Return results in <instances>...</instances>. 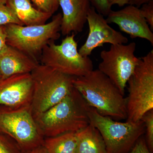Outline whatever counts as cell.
Segmentation results:
<instances>
[{
    "mask_svg": "<svg viewBox=\"0 0 153 153\" xmlns=\"http://www.w3.org/2000/svg\"><path fill=\"white\" fill-rule=\"evenodd\" d=\"M108 24L114 23L121 31L132 38L146 39L153 45V33L143 17L139 8L130 5L118 11H111L107 16Z\"/></svg>",
    "mask_w": 153,
    "mask_h": 153,
    "instance_id": "12",
    "label": "cell"
},
{
    "mask_svg": "<svg viewBox=\"0 0 153 153\" xmlns=\"http://www.w3.org/2000/svg\"><path fill=\"white\" fill-rule=\"evenodd\" d=\"M6 5L12 9L24 26L44 25L52 16L37 10L30 0H7Z\"/></svg>",
    "mask_w": 153,
    "mask_h": 153,
    "instance_id": "15",
    "label": "cell"
},
{
    "mask_svg": "<svg viewBox=\"0 0 153 153\" xmlns=\"http://www.w3.org/2000/svg\"><path fill=\"white\" fill-rule=\"evenodd\" d=\"M136 46L134 42L111 45L108 50L100 52L102 61L98 70L108 77L123 96L128 81L140 60L135 55Z\"/></svg>",
    "mask_w": 153,
    "mask_h": 153,
    "instance_id": "9",
    "label": "cell"
},
{
    "mask_svg": "<svg viewBox=\"0 0 153 153\" xmlns=\"http://www.w3.org/2000/svg\"><path fill=\"white\" fill-rule=\"evenodd\" d=\"M1 78V74H0V78Z\"/></svg>",
    "mask_w": 153,
    "mask_h": 153,
    "instance_id": "30",
    "label": "cell"
},
{
    "mask_svg": "<svg viewBox=\"0 0 153 153\" xmlns=\"http://www.w3.org/2000/svg\"><path fill=\"white\" fill-rule=\"evenodd\" d=\"M86 20L89 33L85 43L78 50L83 57H89L94 49L102 47L105 44L115 45L128 42V39L111 27L104 16L98 13L93 7H91Z\"/></svg>",
    "mask_w": 153,
    "mask_h": 153,
    "instance_id": "10",
    "label": "cell"
},
{
    "mask_svg": "<svg viewBox=\"0 0 153 153\" xmlns=\"http://www.w3.org/2000/svg\"><path fill=\"white\" fill-rule=\"evenodd\" d=\"M88 116L90 123L101 134L107 153H128L145 133L144 123L142 120L119 122L102 115L90 106Z\"/></svg>",
    "mask_w": 153,
    "mask_h": 153,
    "instance_id": "7",
    "label": "cell"
},
{
    "mask_svg": "<svg viewBox=\"0 0 153 153\" xmlns=\"http://www.w3.org/2000/svg\"><path fill=\"white\" fill-rule=\"evenodd\" d=\"M43 146L47 153H76V132L67 133L45 138Z\"/></svg>",
    "mask_w": 153,
    "mask_h": 153,
    "instance_id": "17",
    "label": "cell"
},
{
    "mask_svg": "<svg viewBox=\"0 0 153 153\" xmlns=\"http://www.w3.org/2000/svg\"><path fill=\"white\" fill-rule=\"evenodd\" d=\"M31 74L33 92L30 106L34 117L61 101L74 88L75 77L43 64H38Z\"/></svg>",
    "mask_w": 153,
    "mask_h": 153,
    "instance_id": "3",
    "label": "cell"
},
{
    "mask_svg": "<svg viewBox=\"0 0 153 153\" xmlns=\"http://www.w3.org/2000/svg\"><path fill=\"white\" fill-rule=\"evenodd\" d=\"M152 0H130L129 4L139 8L142 5L151 1Z\"/></svg>",
    "mask_w": 153,
    "mask_h": 153,
    "instance_id": "27",
    "label": "cell"
},
{
    "mask_svg": "<svg viewBox=\"0 0 153 153\" xmlns=\"http://www.w3.org/2000/svg\"><path fill=\"white\" fill-rule=\"evenodd\" d=\"M38 64L37 60L7 44L0 51V74L2 78L31 73Z\"/></svg>",
    "mask_w": 153,
    "mask_h": 153,
    "instance_id": "14",
    "label": "cell"
},
{
    "mask_svg": "<svg viewBox=\"0 0 153 153\" xmlns=\"http://www.w3.org/2000/svg\"><path fill=\"white\" fill-rule=\"evenodd\" d=\"M141 120L145 126L146 142L151 153L153 152V109L149 111L143 116Z\"/></svg>",
    "mask_w": 153,
    "mask_h": 153,
    "instance_id": "18",
    "label": "cell"
},
{
    "mask_svg": "<svg viewBox=\"0 0 153 153\" xmlns=\"http://www.w3.org/2000/svg\"><path fill=\"white\" fill-rule=\"evenodd\" d=\"M140 9L143 17L153 31V0L141 6Z\"/></svg>",
    "mask_w": 153,
    "mask_h": 153,
    "instance_id": "23",
    "label": "cell"
},
{
    "mask_svg": "<svg viewBox=\"0 0 153 153\" xmlns=\"http://www.w3.org/2000/svg\"><path fill=\"white\" fill-rule=\"evenodd\" d=\"M89 1L95 10L103 16H107L112 11V6L110 4L109 0H89Z\"/></svg>",
    "mask_w": 153,
    "mask_h": 153,
    "instance_id": "22",
    "label": "cell"
},
{
    "mask_svg": "<svg viewBox=\"0 0 153 153\" xmlns=\"http://www.w3.org/2000/svg\"><path fill=\"white\" fill-rule=\"evenodd\" d=\"M76 134V153H107L105 143L101 134L91 124Z\"/></svg>",
    "mask_w": 153,
    "mask_h": 153,
    "instance_id": "16",
    "label": "cell"
},
{
    "mask_svg": "<svg viewBox=\"0 0 153 153\" xmlns=\"http://www.w3.org/2000/svg\"><path fill=\"white\" fill-rule=\"evenodd\" d=\"M21 153H47L43 146L38 147L33 149L31 150L22 152Z\"/></svg>",
    "mask_w": 153,
    "mask_h": 153,
    "instance_id": "28",
    "label": "cell"
},
{
    "mask_svg": "<svg viewBox=\"0 0 153 153\" xmlns=\"http://www.w3.org/2000/svg\"><path fill=\"white\" fill-rule=\"evenodd\" d=\"M110 4L111 6L117 5L120 7H123L128 4L130 0H109Z\"/></svg>",
    "mask_w": 153,
    "mask_h": 153,
    "instance_id": "26",
    "label": "cell"
},
{
    "mask_svg": "<svg viewBox=\"0 0 153 153\" xmlns=\"http://www.w3.org/2000/svg\"><path fill=\"white\" fill-rule=\"evenodd\" d=\"M37 10L47 13L53 14L58 10L59 0H30Z\"/></svg>",
    "mask_w": 153,
    "mask_h": 153,
    "instance_id": "20",
    "label": "cell"
},
{
    "mask_svg": "<svg viewBox=\"0 0 153 153\" xmlns=\"http://www.w3.org/2000/svg\"><path fill=\"white\" fill-rule=\"evenodd\" d=\"M127 83L126 121L136 122L141 120L146 112L153 109V50L141 57Z\"/></svg>",
    "mask_w": 153,
    "mask_h": 153,
    "instance_id": "6",
    "label": "cell"
},
{
    "mask_svg": "<svg viewBox=\"0 0 153 153\" xmlns=\"http://www.w3.org/2000/svg\"><path fill=\"white\" fill-rule=\"evenodd\" d=\"M89 106L73 88L61 101L34 117L44 138L69 132H77L90 123Z\"/></svg>",
    "mask_w": 153,
    "mask_h": 153,
    "instance_id": "1",
    "label": "cell"
},
{
    "mask_svg": "<svg viewBox=\"0 0 153 153\" xmlns=\"http://www.w3.org/2000/svg\"><path fill=\"white\" fill-rule=\"evenodd\" d=\"M73 86L87 104L100 114L117 120H126V98L98 69L85 76L74 77Z\"/></svg>",
    "mask_w": 153,
    "mask_h": 153,
    "instance_id": "2",
    "label": "cell"
},
{
    "mask_svg": "<svg viewBox=\"0 0 153 153\" xmlns=\"http://www.w3.org/2000/svg\"><path fill=\"white\" fill-rule=\"evenodd\" d=\"M62 14L54 16L44 25L21 26L10 24L4 26L7 44L37 61L43 49L51 41L60 38Z\"/></svg>",
    "mask_w": 153,
    "mask_h": 153,
    "instance_id": "4",
    "label": "cell"
},
{
    "mask_svg": "<svg viewBox=\"0 0 153 153\" xmlns=\"http://www.w3.org/2000/svg\"><path fill=\"white\" fill-rule=\"evenodd\" d=\"M14 24L24 26L12 9L4 4H0V26Z\"/></svg>",
    "mask_w": 153,
    "mask_h": 153,
    "instance_id": "19",
    "label": "cell"
},
{
    "mask_svg": "<svg viewBox=\"0 0 153 153\" xmlns=\"http://www.w3.org/2000/svg\"><path fill=\"white\" fill-rule=\"evenodd\" d=\"M22 152L13 140L0 132V153H21Z\"/></svg>",
    "mask_w": 153,
    "mask_h": 153,
    "instance_id": "21",
    "label": "cell"
},
{
    "mask_svg": "<svg viewBox=\"0 0 153 153\" xmlns=\"http://www.w3.org/2000/svg\"><path fill=\"white\" fill-rule=\"evenodd\" d=\"M62 10L60 31L63 36L82 32L91 8L89 0H59Z\"/></svg>",
    "mask_w": 153,
    "mask_h": 153,
    "instance_id": "13",
    "label": "cell"
},
{
    "mask_svg": "<svg viewBox=\"0 0 153 153\" xmlns=\"http://www.w3.org/2000/svg\"><path fill=\"white\" fill-rule=\"evenodd\" d=\"M0 132L13 140L22 152L31 150L44 143V138L30 105L17 107L0 105Z\"/></svg>",
    "mask_w": 153,
    "mask_h": 153,
    "instance_id": "5",
    "label": "cell"
},
{
    "mask_svg": "<svg viewBox=\"0 0 153 153\" xmlns=\"http://www.w3.org/2000/svg\"><path fill=\"white\" fill-rule=\"evenodd\" d=\"M75 35L66 36L60 45L51 41L43 49L41 64L74 77L85 76L93 70V64L89 57L79 54Z\"/></svg>",
    "mask_w": 153,
    "mask_h": 153,
    "instance_id": "8",
    "label": "cell"
},
{
    "mask_svg": "<svg viewBox=\"0 0 153 153\" xmlns=\"http://www.w3.org/2000/svg\"><path fill=\"white\" fill-rule=\"evenodd\" d=\"M7 0H0V4H6Z\"/></svg>",
    "mask_w": 153,
    "mask_h": 153,
    "instance_id": "29",
    "label": "cell"
},
{
    "mask_svg": "<svg viewBox=\"0 0 153 153\" xmlns=\"http://www.w3.org/2000/svg\"><path fill=\"white\" fill-rule=\"evenodd\" d=\"M128 153H151L143 136L137 140L134 146Z\"/></svg>",
    "mask_w": 153,
    "mask_h": 153,
    "instance_id": "24",
    "label": "cell"
},
{
    "mask_svg": "<svg viewBox=\"0 0 153 153\" xmlns=\"http://www.w3.org/2000/svg\"><path fill=\"white\" fill-rule=\"evenodd\" d=\"M33 92L31 73L0 78V105L13 107L30 105Z\"/></svg>",
    "mask_w": 153,
    "mask_h": 153,
    "instance_id": "11",
    "label": "cell"
},
{
    "mask_svg": "<svg viewBox=\"0 0 153 153\" xmlns=\"http://www.w3.org/2000/svg\"><path fill=\"white\" fill-rule=\"evenodd\" d=\"M7 44L6 34L4 26H0V51Z\"/></svg>",
    "mask_w": 153,
    "mask_h": 153,
    "instance_id": "25",
    "label": "cell"
}]
</instances>
